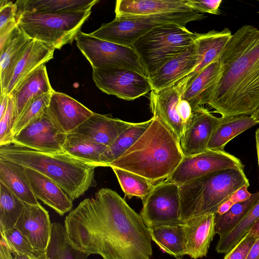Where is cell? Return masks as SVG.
I'll return each instance as SVG.
<instances>
[{"label":"cell","instance_id":"7dc6e473","mask_svg":"<svg viewBox=\"0 0 259 259\" xmlns=\"http://www.w3.org/2000/svg\"><path fill=\"white\" fill-rule=\"evenodd\" d=\"M0 259H14L11 250L2 237L0 241Z\"/></svg>","mask_w":259,"mask_h":259},{"label":"cell","instance_id":"83f0119b","mask_svg":"<svg viewBox=\"0 0 259 259\" xmlns=\"http://www.w3.org/2000/svg\"><path fill=\"white\" fill-rule=\"evenodd\" d=\"M98 0H18L16 16L24 12L61 14L91 10Z\"/></svg>","mask_w":259,"mask_h":259},{"label":"cell","instance_id":"e0dca14e","mask_svg":"<svg viewBox=\"0 0 259 259\" xmlns=\"http://www.w3.org/2000/svg\"><path fill=\"white\" fill-rule=\"evenodd\" d=\"M15 227L27 238L35 251L45 253L51 236L52 224L48 211L40 203H25Z\"/></svg>","mask_w":259,"mask_h":259},{"label":"cell","instance_id":"4dcf8cb0","mask_svg":"<svg viewBox=\"0 0 259 259\" xmlns=\"http://www.w3.org/2000/svg\"><path fill=\"white\" fill-rule=\"evenodd\" d=\"M152 240L163 252L177 258L187 255L183 225H162L149 229Z\"/></svg>","mask_w":259,"mask_h":259},{"label":"cell","instance_id":"11a10c76","mask_svg":"<svg viewBox=\"0 0 259 259\" xmlns=\"http://www.w3.org/2000/svg\"><path fill=\"white\" fill-rule=\"evenodd\" d=\"M250 116L253 121L259 123V108Z\"/></svg>","mask_w":259,"mask_h":259},{"label":"cell","instance_id":"ee69618b","mask_svg":"<svg viewBox=\"0 0 259 259\" xmlns=\"http://www.w3.org/2000/svg\"><path fill=\"white\" fill-rule=\"evenodd\" d=\"M222 0L193 1L187 0V5L191 9L201 13H207L213 15L220 14V7Z\"/></svg>","mask_w":259,"mask_h":259},{"label":"cell","instance_id":"ac0fdd59","mask_svg":"<svg viewBox=\"0 0 259 259\" xmlns=\"http://www.w3.org/2000/svg\"><path fill=\"white\" fill-rule=\"evenodd\" d=\"M198 63L194 42L185 52L167 61L148 77L152 90H160L175 84L194 71Z\"/></svg>","mask_w":259,"mask_h":259},{"label":"cell","instance_id":"8992f818","mask_svg":"<svg viewBox=\"0 0 259 259\" xmlns=\"http://www.w3.org/2000/svg\"><path fill=\"white\" fill-rule=\"evenodd\" d=\"M197 35L185 26L167 24L154 28L137 39L132 48L148 77L185 52L194 44Z\"/></svg>","mask_w":259,"mask_h":259},{"label":"cell","instance_id":"7a4b0ae2","mask_svg":"<svg viewBox=\"0 0 259 259\" xmlns=\"http://www.w3.org/2000/svg\"><path fill=\"white\" fill-rule=\"evenodd\" d=\"M219 60L222 72L208 105L223 117L251 115L259 108V29L240 27Z\"/></svg>","mask_w":259,"mask_h":259},{"label":"cell","instance_id":"484cf974","mask_svg":"<svg viewBox=\"0 0 259 259\" xmlns=\"http://www.w3.org/2000/svg\"><path fill=\"white\" fill-rule=\"evenodd\" d=\"M221 72L218 59L190 79L181 98L188 101L193 108L208 104Z\"/></svg>","mask_w":259,"mask_h":259},{"label":"cell","instance_id":"d590c367","mask_svg":"<svg viewBox=\"0 0 259 259\" xmlns=\"http://www.w3.org/2000/svg\"><path fill=\"white\" fill-rule=\"evenodd\" d=\"M258 199L259 192L252 193L249 199L234 204L224 214H214L215 234H218L220 237L231 231L241 222Z\"/></svg>","mask_w":259,"mask_h":259},{"label":"cell","instance_id":"8d00e7d4","mask_svg":"<svg viewBox=\"0 0 259 259\" xmlns=\"http://www.w3.org/2000/svg\"><path fill=\"white\" fill-rule=\"evenodd\" d=\"M258 218L259 199L231 231L220 237L215 248L217 252L225 254L229 252L248 234Z\"/></svg>","mask_w":259,"mask_h":259},{"label":"cell","instance_id":"ab89813d","mask_svg":"<svg viewBox=\"0 0 259 259\" xmlns=\"http://www.w3.org/2000/svg\"><path fill=\"white\" fill-rule=\"evenodd\" d=\"M1 237L5 240L12 252L35 256L42 259L44 254L35 251L27 238L16 227L1 233Z\"/></svg>","mask_w":259,"mask_h":259},{"label":"cell","instance_id":"277c9868","mask_svg":"<svg viewBox=\"0 0 259 259\" xmlns=\"http://www.w3.org/2000/svg\"><path fill=\"white\" fill-rule=\"evenodd\" d=\"M141 137L109 166L141 176L153 183L166 179L184 158L179 142L154 116Z\"/></svg>","mask_w":259,"mask_h":259},{"label":"cell","instance_id":"836d02e7","mask_svg":"<svg viewBox=\"0 0 259 259\" xmlns=\"http://www.w3.org/2000/svg\"><path fill=\"white\" fill-rule=\"evenodd\" d=\"M152 120L153 117L146 121L133 123L122 133L101 155L100 161L104 166H109L110 163L126 152L146 131Z\"/></svg>","mask_w":259,"mask_h":259},{"label":"cell","instance_id":"7402d4cb","mask_svg":"<svg viewBox=\"0 0 259 259\" xmlns=\"http://www.w3.org/2000/svg\"><path fill=\"white\" fill-rule=\"evenodd\" d=\"M55 50L46 44L32 40L16 64L3 93L9 96L32 72L53 58Z\"/></svg>","mask_w":259,"mask_h":259},{"label":"cell","instance_id":"603a6c76","mask_svg":"<svg viewBox=\"0 0 259 259\" xmlns=\"http://www.w3.org/2000/svg\"><path fill=\"white\" fill-rule=\"evenodd\" d=\"M187 0H118L115 16H148L193 10L187 5Z\"/></svg>","mask_w":259,"mask_h":259},{"label":"cell","instance_id":"2e32d148","mask_svg":"<svg viewBox=\"0 0 259 259\" xmlns=\"http://www.w3.org/2000/svg\"><path fill=\"white\" fill-rule=\"evenodd\" d=\"M94 113L72 97L55 91L47 110L56 127L66 135L74 131Z\"/></svg>","mask_w":259,"mask_h":259},{"label":"cell","instance_id":"44dd1931","mask_svg":"<svg viewBox=\"0 0 259 259\" xmlns=\"http://www.w3.org/2000/svg\"><path fill=\"white\" fill-rule=\"evenodd\" d=\"M214 213L191 219L183 226L186 240L187 255L196 259L205 256L215 234Z\"/></svg>","mask_w":259,"mask_h":259},{"label":"cell","instance_id":"bcb514c9","mask_svg":"<svg viewBox=\"0 0 259 259\" xmlns=\"http://www.w3.org/2000/svg\"><path fill=\"white\" fill-rule=\"evenodd\" d=\"M248 187L243 185L232 195L230 199L234 204L244 201L250 198L251 193L247 190Z\"/></svg>","mask_w":259,"mask_h":259},{"label":"cell","instance_id":"f546056e","mask_svg":"<svg viewBox=\"0 0 259 259\" xmlns=\"http://www.w3.org/2000/svg\"><path fill=\"white\" fill-rule=\"evenodd\" d=\"M257 124L252 120L250 115L221 117L220 122L212 133L207 148L224 150L225 146L229 141Z\"/></svg>","mask_w":259,"mask_h":259},{"label":"cell","instance_id":"7bdbcfd3","mask_svg":"<svg viewBox=\"0 0 259 259\" xmlns=\"http://www.w3.org/2000/svg\"><path fill=\"white\" fill-rule=\"evenodd\" d=\"M257 237L248 234L237 245L228 252L224 259H246Z\"/></svg>","mask_w":259,"mask_h":259},{"label":"cell","instance_id":"d4e9b609","mask_svg":"<svg viewBox=\"0 0 259 259\" xmlns=\"http://www.w3.org/2000/svg\"><path fill=\"white\" fill-rule=\"evenodd\" d=\"M32 41L17 25L0 46L1 93L5 92L16 64Z\"/></svg>","mask_w":259,"mask_h":259},{"label":"cell","instance_id":"f35d334b","mask_svg":"<svg viewBox=\"0 0 259 259\" xmlns=\"http://www.w3.org/2000/svg\"><path fill=\"white\" fill-rule=\"evenodd\" d=\"M52 94L48 93L35 97L26 104L15 122L12 131L13 137L47 112Z\"/></svg>","mask_w":259,"mask_h":259},{"label":"cell","instance_id":"681fc988","mask_svg":"<svg viewBox=\"0 0 259 259\" xmlns=\"http://www.w3.org/2000/svg\"><path fill=\"white\" fill-rule=\"evenodd\" d=\"M10 96L6 94H1L0 118L5 113L8 106Z\"/></svg>","mask_w":259,"mask_h":259},{"label":"cell","instance_id":"b9f144b4","mask_svg":"<svg viewBox=\"0 0 259 259\" xmlns=\"http://www.w3.org/2000/svg\"><path fill=\"white\" fill-rule=\"evenodd\" d=\"M16 119L14 102L10 97L7 110L0 118V146L11 143L13 141L12 128Z\"/></svg>","mask_w":259,"mask_h":259},{"label":"cell","instance_id":"6f0895ef","mask_svg":"<svg viewBox=\"0 0 259 259\" xmlns=\"http://www.w3.org/2000/svg\"><path fill=\"white\" fill-rule=\"evenodd\" d=\"M258 2H259V1H258Z\"/></svg>","mask_w":259,"mask_h":259},{"label":"cell","instance_id":"5b68a950","mask_svg":"<svg viewBox=\"0 0 259 259\" xmlns=\"http://www.w3.org/2000/svg\"><path fill=\"white\" fill-rule=\"evenodd\" d=\"M243 185L249 186L244 168L213 172L179 186L182 223L199 216L215 213L219 207Z\"/></svg>","mask_w":259,"mask_h":259},{"label":"cell","instance_id":"3957f363","mask_svg":"<svg viewBox=\"0 0 259 259\" xmlns=\"http://www.w3.org/2000/svg\"><path fill=\"white\" fill-rule=\"evenodd\" d=\"M0 159L19 164L47 176L72 201L97 186V167L63 151L44 152L11 143L0 146Z\"/></svg>","mask_w":259,"mask_h":259},{"label":"cell","instance_id":"d6a6232c","mask_svg":"<svg viewBox=\"0 0 259 259\" xmlns=\"http://www.w3.org/2000/svg\"><path fill=\"white\" fill-rule=\"evenodd\" d=\"M107 148V146L74 133L66 134L62 146L63 151L96 167L104 166L100 158Z\"/></svg>","mask_w":259,"mask_h":259},{"label":"cell","instance_id":"60d3db41","mask_svg":"<svg viewBox=\"0 0 259 259\" xmlns=\"http://www.w3.org/2000/svg\"><path fill=\"white\" fill-rule=\"evenodd\" d=\"M17 25L15 3L11 1L0 2V46Z\"/></svg>","mask_w":259,"mask_h":259},{"label":"cell","instance_id":"4fadbf2b","mask_svg":"<svg viewBox=\"0 0 259 259\" xmlns=\"http://www.w3.org/2000/svg\"><path fill=\"white\" fill-rule=\"evenodd\" d=\"M191 77L187 76L175 84L160 90H152L150 95V107L153 116L172 134L179 143L184 130V124L177 106Z\"/></svg>","mask_w":259,"mask_h":259},{"label":"cell","instance_id":"ffe728a7","mask_svg":"<svg viewBox=\"0 0 259 259\" xmlns=\"http://www.w3.org/2000/svg\"><path fill=\"white\" fill-rule=\"evenodd\" d=\"M31 190L37 199L53 208L60 215L70 211L72 200L54 181L33 169L25 167Z\"/></svg>","mask_w":259,"mask_h":259},{"label":"cell","instance_id":"c3c4849f","mask_svg":"<svg viewBox=\"0 0 259 259\" xmlns=\"http://www.w3.org/2000/svg\"><path fill=\"white\" fill-rule=\"evenodd\" d=\"M246 259H259V237L252 244Z\"/></svg>","mask_w":259,"mask_h":259},{"label":"cell","instance_id":"74e56055","mask_svg":"<svg viewBox=\"0 0 259 259\" xmlns=\"http://www.w3.org/2000/svg\"><path fill=\"white\" fill-rule=\"evenodd\" d=\"M125 196L136 197L142 200L152 189L154 183L138 174L117 167H111Z\"/></svg>","mask_w":259,"mask_h":259},{"label":"cell","instance_id":"f6af8a7d","mask_svg":"<svg viewBox=\"0 0 259 259\" xmlns=\"http://www.w3.org/2000/svg\"><path fill=\"white\" fill-rule=\"evenodd\" d=\"M177 111L185 126L192 115L193 107L188 101L181 98L178 103Z\"/></svg>","mask_w":259,"mask_h":259},{"label":"cell","instance_id":"ba28073f","mask_svg":"<svg viewBox=\"0 0 259 259\" xmlns=\"http://www.w3.org/2000/svg\"><path fill=\"white\" fill-rule=\"evenodd\" d=\"M205 17L203 13L194 10L148 16H115L113 21L103 24L90 34L102 40L132 47L137 39L155 27L167 24L185 26L190 22Z\"/></svg>","mask_w":259,"mask_h":259},{"label":"cell","instance_id":"8fae6325","mask_svg":"<svg viewBox=\"0 0 259 259\" xmlns=\"http://www.w3.org/2000/svg\"><path fill=\"white\" fill-rule=\"evenodd\" d=\"M244 165L241 160L225 150H206L184 157L178 167L166 181L179 186L204 175Z\"/></svg>","mask_w":259,"mask_h":259},{"label":"cell","instance_id":"e575fe53","mask_svg":"<svg viewBox=\"0 0 259 259\" xmlns=\"http://www.w3.org/2000/svg\"><path fill=\"white\" fill-rule=\"evenodd\" d=\"M25 203L0 182V232L15 227Z\"/></svg>","mask_w":259,"mask_h":259},{"label":"cell","instance_id":"f907efd6","mask_svg":"<svg viewBox=\"0 0 259 259\" xmlns=\"http://www.w3.org/2000/svg\"><path fill=\"white\" fill-rule=\"evenodd\" d=\"M234 204L233 202L229 199L225 201L219 207L215 214L222 215L227 212Z\"/></svg>","mask_w":259,"mask_h":259},{"label":"cell","instance_id":"52a82bcc","mask_svg":"<svg viewBox=\"0 0 259 259\" xmlns=\"http://www.w3.org/2000/svg\"><path fill=\"white\" fill-rule=\"evenodd\" d=\"M91 10L61 14L24 12L16 16L18 27L32 40L60 49L75 39Z\"/></svg>","mask_w":259,"mask_h":259},{"label":"cell","instance_id":"4316f807","mask_svg":"<svg viewBox=\"0 0 259 259\" xmlns=\"http://www.w3.org/2000/svg\"><path fill=\"white\" fill-rule=\"evenodd\" d=\"M54 91L46 66L42 64L28 75L9 95L14 102L16 119L31 99Z\"/></svg>","mask_w":259,"mask_h":259},{"label":"cell","instance_id":"816d5d0a","mask_svg":"<svg viewBox=\"0 0 259 259\" xmlns=\"http://www.w3.org/2000/svg\"><path fill=\"white\" fill-rule=\"evenodd\" d=\"M248 234L259 237V218L251 228Z\"/></svg>","mask_w":259,"mask_h":259},{"label":"cell","instance_id":"6da1fadb","mask_svg":"<svg viewBox=\"0 0 259 259\" xmlns=\"http://www.w3.org/2000/svg\"><path fill=\"white\" fill-rule=\"evenodd\" d=\"M64 227L76 248L103 259H150L152 254L141 216L110 189L81 201L66 217Z\"/></svg>","mask_w":259,"mask_h":259},{"label":"cell","instance_id":"30bf717a","mask_svg":"<svg viewBox=\"0 0 259 259\" xmlns=\"http://www.w3.org/2000/svg\"><path fill=\"white\" fill-rule=\"evenodd\" d=\"M140 215L148 228L183 225L181 219L179 186L165 180L155 184L142 200Z\"/></svg>","mask_w":259,"mask_h":259},{"label":"cell","instance_id":"db71d44e","mask_svg":"<svg viewBox=\"0 0 259 259\" xmlns=\"http://www.w3.org/2000/svg\"><path fill=\"white\" fill-rule=\"evenodd\" d=\"M256 148L257 151V162L259 169V128L255 132Z\"/></svg>","mask_w":259,"mask_h":259},{"label":"cell","instance_id":"d6986e66","mask_svg":"<svg viewBox=\"0 0 259 259\" xmlns=\"http://www.w3.org/2000/svg\"><path fill=\"white\" fill-rule=\"evenodd\" d=\"M133 124L114 118L109 114L94 113L71 133L108 147Z\"/></svg>","mask_w":259,"mask_h":259},{"label":"cell","instance_id":"7c38bea8","mask_svg":"<svg viewBox=\"0 0 259 259\" xmlns=\"http://www.w3.org/2000/svg\"><path fill=\"white\" fill-rule=\"evenodd\" d=\"M93 79L103 92L126 100H133L152 91L149 78L123 68H93Z\"/></svg>","mask_w":259,"mask_h":259},{"label":"cell","instance_id":"f5cc1de1","mask_svg":"<svg viewBox=\"0 0 259 259\" xmlns=\"http://www.w3.org/2000/svg\"><path fill=\"white\" fill-rule=\"evenodd\" d=\"M14 259H40L35 256H30L19 254L16 252H12Z\"/></svg>","mask_w":259,"mask_h":259},{"label":"cell","instance_id":"9a60e30c","mask_svg":"<svg viewBox=\"0 0 259 259\" xmlns=\"http://www.w3.org/2000/svg\"><path fill=\"white\" fill-rule=\"evenodd\" d=\"M220 119L202 106L193 108L192 115L185 124L179 141L184 157L195 155L207 149L210 136Z\"/></svg>","mask_w":259,"mask_h":259},{"label":"cell","instance_id":"5bb4252c","mask_svg":"<svg viewBox=\"0 0 259 259\" xmlns=\"http://www.w3.org/2000/svg\"><path fill=\"white\" fill-rule=\"evenodd\" d=\"M66 135L53 124L47 112L13 137L12 143L44 152L62 151Z\"/></svg>","mask_w":259,"mask_h":259},{"label":"cell","instance_id":"f1b7e54d","mask_svg":"<svg viewBox=\"0 0 259 259\" xmlns=\"http://www.w3.org/2000/svg\"><path fill=\"white\" fill-rule=\"evenodd\" d=\"M0 182L24 203H39L31 190L23 166L0 159Z\"/></svg>","mask_w":259,"mask_h":259},{"label":"cell","instance_id":"1f68e13d","mask_svg":"<svg viewBox=\"0 0 259 259\" xmlns=\"http://www.w3.org/2000/svg\"><path fill=\"white\" fill-rule=\"evenodd\" d=\"M90 255L72 244L65 227L59 223L52 224L51 236L43 259H87Z\"/></svg>","mask_w":259,"mask_h":259},{"label":"cell","instance_id":"9f6ffc18","mask_svg":"<svg viewBox=\"0 0 259 259\" xmlns=\"http://www.w3.org/2000/svg\"><path fill=\"white\" fill-rule=\"evenodd\" d=\"M177 259H183V258H181V257H179V258H177Z\"/></svg>","mask_w":259,"mask_h":259},{"label":"cell","instance_id":"cb8c5ba5","mask_svg":"<svg viewBox=\"0 0 259 259\" xmlns=\"http://www.w3.org/2000/svg\"><path fill=\"white\" fill-rule=\"evenodd\" d=\"M232 35L228 28L220 31L213 30L204 33H197L194 44L199 63L194 71L188 75L190 79L219 59Z\"/></svg>","mask_w":259,"mask_h":259},{"label":"cell","instance_id":"9c48e42d","mask_svg":"<svg viewBox=\"0 0 259 259\" xmlns=\"http://www.w3.org/2000/svg\"><path fill=\"white\" fill-rule=\"evenodd\" d=\"M75 40L77 47L90 63L92 68H126L147 76L132 47L102 40L81 31Z\"/></svg>","mask_w":259,"mask_h":259}]
</instances>
